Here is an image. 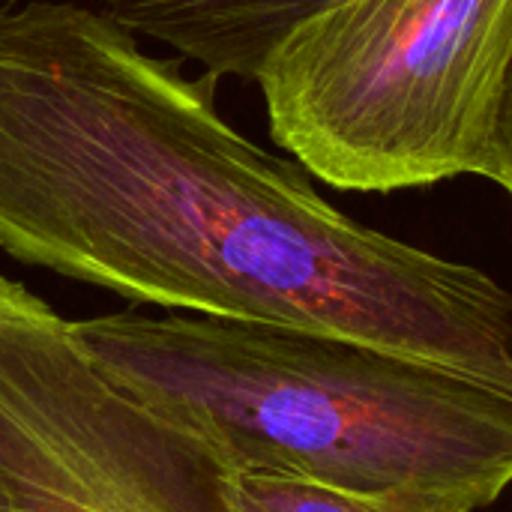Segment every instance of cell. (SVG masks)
Masks as SVG:
<instances>
[{
  "label": "cell",
  "instance_id": "5",
  "mask_svg": "<svg viewBox=\"0 0 512 512\" xmlns=\"http://www.w3.org/2000/svg\"><path fill=\"white\" fill-rule=\"evenodd\" d=\"M330 0H102L132 33L177 48L207 75L255 81L270 51Z\"/></svg>",
  "mask_w": 512,
  "mask_h": 512
},
{
  "label": "cell",
  "instance_id": "4",
  "mask_svg": "<svg viewBox=\"0 0 512 512\" xmlns=\"http://www.w3.org/2000/svg\"><path fill=\"white\" fill-rule=\"evenodd\" d=\"M0 492L9 512H234V474L120 387L72 321L0 276Z\"/></svg>",
  "mask_w": 512,
  "mask_h": 512
},
{
  "label": "cell",
  "instance_id": "7",
  "mask_svg": "<svg viewBox=\"0 0 512 512\" xmlns=\"http://www.w3.org/2000/svg\"><path fill=\"white\" fill-rule=\"evenodd\" d=\"M489 180L507 189L512 201V51L504 84H501V99L495 111V126H492V153H489Z\"/></svg>",
  "mask_w": 512,
  "mask_h": 512
},
{
  "label": "cell",
  "instance_id": "3",
  "mask_svg": "<svg viewBox=\"0 0 512 512\" xmlns=\"http://www.w3.org/2000/svg\"><path fill=\"white\" fill-rule=\"evenodd\" d=\"M512 0H330L258 72L270 135L339 189L489 171Z\"/></svg>",
  "mask_w": 512,
  "mask_h": 512
},
{
  "label": "cell",
  "instance_id": "1",
  "mask_svg": "<svg viewBox=\"0 0 512 512\" xmlns=\"http://www.w3.org/2000/svg\"><path fill=\"white\" fill-rule=\"evenodd\" d=\"M108 12L0 3V252L135 303L426 360L512 396V294L324 201Z\"/></svg>",
  "mask_w": 512,
  "mask_h": 512
},
{
  "label": "cell",
  "instance_id": "8",
  "mask_svg": "<svg viewBox=\"0 0 512 512\" xmlns=\"http://www.w3.org/2000/svg\"><path fill=\"white\" fill-rule=\"evenodd\" d=\"M0 512H9V507H6V498H3V492H0Z\"/></svg>",
  "mask_w": 512,
  "mask_h": 512
},
{
  "label": "cell",
  "instance_id": "2",
  "mask_svg": "<svg viewBox=\"0 0 512 512\" xmlns=\"http://www.w3.org/2000/svg\"><path fill=\"white\" fill-rule=\"evenodd\" d=\"M99 366L231 474L480 512L512 486V396L351 339L207 315L72 321Z\"/></svg>",
  "mask_w": 512,
  "mask_h": 512
},
{
  "label": "cell",
  "instance_id": "6",
  "mask_svg": "<svg viewBox=\"0 0 512 512\" xmlns=\"http://www.w3.org/2000/svg\"><path fill=\"white\" fill-rule=\"evenodd\" d=\"M234 512H441L270 474H234Z\"/></svg>",
  "mask_w": 512,
  "mask_h": 512
}]
</instances>
